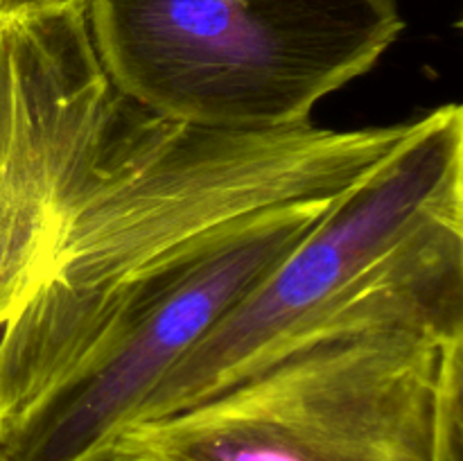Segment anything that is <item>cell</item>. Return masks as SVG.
<instances>
[{"label": "cell", "mask_w": 463, "mask_h": 461, "mask_svg": "<svg viewBox=\"0 0 463 461\" xmlns=\"http://www.w3.org/2000/svg\"><path fill=\"white\" fill-rule=\"evenodd\" d=\"M360 134L206 131L104 72L86 0L0 14V438L109 355L190 271L360 185Z\"/></svg>", "instance_id": "obj_1"}, {"label": "cell", "mask_w": 463, "mask_h": 461, "mask_svg": "<svg viewBox=\"0 0 463 461\" xmlns=\"http://www.w3.org/2000/svg\"><path fill=\"white\" fill-rule=\"evenodd\" d=\"M375 319L463 321V108L441 104L149 389L185 409L306 339ZM125 425V428H127Z\"/></svg>", "instance_id": "obj_2"}, {"label": "cell", "mask_w": 463, "mask_h": 461, "mask_svg": "<svg viewBox=\"0 0 463 461\" xmlns=\"http://www.w3.org/2000/svg\"><path fill=\"white\" fill-rule=\"evenodd\" d=\"M457 398L461 321H360L185 409L127 425L84 461H432Z\"/></svg>", "instance_id": "obj_3"}, {"label": "cell", "mask_w": 463, "mask_h": 461, "mask_svg": "<svg viewBox=\"0 0 463 461\" xmlns=\"http://www.w3.org/2000/svg\"><path fill=\"white\" fill-rule=\"evenodd\" d=\"M86 21L125 98L206 131L307 125L405 27L398 0H86Z\"/></svg>", "instance_id": "obj_4"}, {"label": "cell", "mask_w": 463, "mask_h": 461, "mask_svg": "<svg viewBox=\"0 0 463 461\" xmlns=\"http://www.w3.org/2000/svg\"><path fill=\"white\" fill-rule=\"evenodd\" d=\"M339 206V203H337ZM333 208L307 211L206 258L71 389L0 438L7 461H84L131 420L149 389Z\"/></svg>", "instance_id": "obj_5"}, {"label": "cell", "mask_w": 463, "mask_h": 461, "mask_svg": "<svg viewBox=\"0 0 463 461\" xmlns=\"http://www.w3.org/2000/svg\"><path fill=\"white\" fill-rule=\"evenodd\" d=\"M432 461H463V398L448 407Z\"/></svg>", "instance_id": "obj_6"}, {"label": "cell", "mask_w": 463, "mask_h": 461, "mask_svg": "<svg viewBox=\"0 0 463 461\" xmlns=\"http://www.w3.org/2000/svg\"><path fill=\"white\" fill-rule=\"evenodd\" d=\"M72 3H80V0H0V14L43 12V9L63 7V5Z\"/></svg>", "instance_id": "obj_7"}, {"label": "cell", "mask_w": 463, "mask_h": 461, "mask_svg": "<svg viewBox=\"0 0 463 461\" xmlns=\"http://www.w3.org/2000/svg\"><path fill=\"white\" fill-rule=\"evenodd\" d=\"M0 461H7V459H5V456H3V452H0Z\"/></svg>", "instance_id": "obj_8"}]
</instances>
